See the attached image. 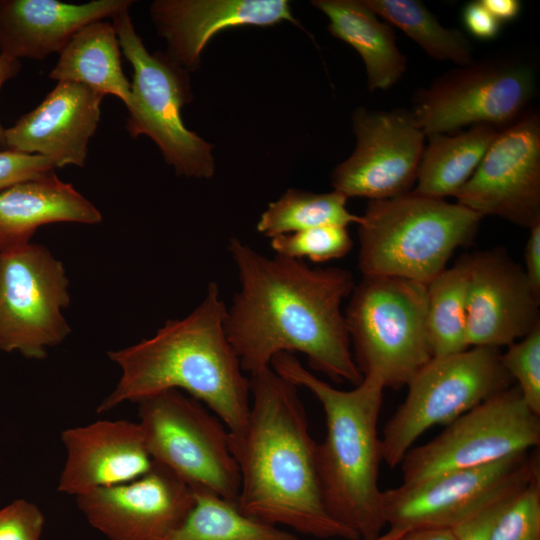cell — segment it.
<instances>
[{
  "label": "cell",
  "instance_id": "obj_1",
  "mask_svg": "<svg viewBox=\"0 0 540 540\" xmlns=\"http://www.w3.org/2000/svg\"><path fill=\"white\" fill-rule=\"evenodd\" d=\"M228 251L240 289L227 308L225 332L242 370L254 375L270 367L275 355L300 352L315 371L358 385L363 376L341 311L355 286L352 273L269 258L236 237Z\"/></svg>",
  "mask_w": 540,
  "mask_h": 540
},
{
  "label": "cell",
  "instance_id": "obj_2",
  "mask_svg": "<svg viewBox=\"0 0 540 540\" xmlns=\"http://www.w3.org/2000/svg\"><path fill=\"white\" fill-rule=\"evenodd\" d=\"M247 420L229 432L240 474L236 505L273 526L318 538L360 540L328 512L316 465L317 443L309 432L298 387L271 367L251 375Z\"/></svg>",
  "mask_w": 540,
  "mask_h": 540
},
{
  "label": "cell",
  "instance_id": "obj_3",
  "mask_svg": "<svg viewBox=\"0 0 540 540\" xmlns=\"http://www.w3.org/2000/svg\"><path fill=\"white\" fill-rule=\"evenodd\" d=\"M226 313L219 287L211 282L189 315L168 320L148 339L109 351L121 376L97 412L175 389L204 404L229 432L241 429L250 410V382L228 341Z\"/></svg>",
  "mask_w": 540,
  "mask_h": 540
},
{
  "label": "cell",
  "instance_id": "obj_4",
  "mask_svg": "<svg viewBox=\"0 0 540 540\" xmlns=\"http://www.w3.org/2000/svg\"><path fill=\"white\" fill-rule=\"evenodd\" d=\"M270 367L280 376L311 391L322 405L326 435L316 447V465L326 508L360 540L382 534L386 526L379 486L383 461L378 420L384 386L363 377L351 390L321 380L291 353H279Z\"/></svg>",
  "mask_w": 540,
  "mask_h": 540
},
{
  "label": "cell",
  "instance_id": "obj_5",
  "mask_svg": "<svg viewBox=\"0 0 540 540\" xmlns=\"http://www.w3.org/2000/svg\"><path fill=\"white\" fill-rule=\"evenodd\" d=\"M482 219L457 203L413 191L369 201L358 224L359 270L363 277L427 285L447 268L456 249L472 242Z\"/></svg>",
  "mask_w": 540,
  "mask_h": 540
},
{
  "label": "cell",
  "instance_id": "obj_6",
  "mask_svg": "<svg viewBox=\"0 0 540 540\" xmlns=\"http://www.w3.org/2000/svg\"><path fill=\"white\" fill-rule=\"evenodd\" d=\"M345 321L363 377L399 389L432 358L427 285L392 276L363 277L354 286Z\"/></svg>",
  "mask_w": 540,
  "mask_h": 540
},
{
  "label": "cell",
  "instance_id": "obj_7",
  "mask_svg": "<svg viewBox=\"0 0 540 540\" xmlns=\"http://www.w3.org/2000/svg\"><path fill=\"white\" fill-rule=\"evenodd\" d=\"M112 24L123 55L134 71L131 98L126 105L129 134L133 138H151L178 175L212 177V145L187 129L181 116L183 106L191 101L188 72L166 54L146 49L128 10L115 16Z\"/></svg>",
  "mask_w": 540,
  "mask_h": 540
},
{
  "label": "cell",
  "instance_id": "obj_8",
  "mask_svg": "<svg viewBox=\"0 0 540 540\" xmlns=\"http://www.w3.org/2000/svg\"><path fill=\"white\" fill-rule=\"evenodd\" d=\"M513 383L500 349L470 347L433 357L407 384L405 400L383 429V461L396 468L428 429L448 425Z\"/></svg>",
  "mask_w": 540,
  "mask_h": 540
},
{
  "label": "cell",
  "instance_id": "obj_9",
  "mask_svg": "<svg viewBox=\"0 0 540 540\" xmlns=\"http://www.w3.org/2000/svg\"><path fill=\"white\" fill-rule=\"evenodd\" d=\"M137 404L138 423L152 459L194 491H209L236 503L240 474L223 422L200 401L175 389Z\"/></svg>",
  "mask_w": 540,
  "mask_h": 540
},
{
  "label": "cell",
  "instance_id": "obj_10",
  "mask_svg": "<svg viewBox=\"0 0 540 540\" xmlns=\"http://www.w3.org/2000/svg\"><path fill=\"white\" fill-rule=\"evenodd\" d=\"M536 87V70L528 61L488 57L459 66L417 90L411 113L427 137L475 125L500 130L528 111Z\"/></svg>",
  "mask_w": 540,
  "mask_h": 540
},
{
  "label": "cell",
  "instance_id": "obj_11",
  "mask_svg": "<svg viewBox=\"0 0 540 540\" xmlns=\"http://www.w3.org/2000/svg\"><path fill=\"white\" fill-rule=\"evenodd\" d=\"M539 445L540 416L513 384L446 425L432 440L412 447L399 465L402 483L491 464Z\"/></svg>",
  "mask_w": 540,
  "mask_h": 540
},
{
  "label": "cell",
  "instance_id": "obj_12",
  "mask_svg": "<svg viewBox=\"0 0 540 540\" xmlns=\"http://www.w3.org/2000/svg\"><path fill=\"white\" fill-rule=\"evenodd\" d=\"M540 472L538 448L500 461L450 471L383 490L386 526L401 530L451 529Z\"/></svg>",
  "mask_w": 540,
  "mask_h": 540
},
{
  "label": "cell",
  "instance_id": "obj_13",
  "mask_svg": "<svg viewBox=\"0 0 540 540\" xmlns=\"http://www.w3.org/2000/svg\"><path fill=\"white\" fill-rule=\"evenodd\" d=\"M64 266L45 246L29 243L0 253V350L29 359L70 334L63 310L70 303Z\"/></svg>",
  "mask_w": 540,
  "mask_h": 540
},
{
  "label": "cell",
  "instance_id": "obj_14",
  "mask_svg": "<svg viewBox=\"0 0 540 540\" xmlns=\"http://www.w3.org/2000/svg\"><path fill=\"white\" fill-rule=\"evenodd\" d=\"M357 144L335 167L331 184L349 197L372 200L406 194L416 183L425 134L411 111L357 108L352 115Z\"/></svg>",
  "mask_w": 540,
  "mask_h": 540
},
{
  "label": "cell",
  "instance_id": "obj_15",
  "mask_svg": "<svg viewBox=\"0 0 540 540\" xmlns=\"http://www.w3.org/2000/svg\"><path fill=\"white\" fill-rule=\"evenodd\" d=\"M484 217L530 229L540 223V118L527 111L498 130L477 169L454 196Z\"/></svg>",
  "mask_w": 540,
  "mask_h": 540
},
{
  "label": "cell",
  "instance_id": "obj_16",
  "mask_svg": "<svg viewBox=\"0 0 540 540\" xmlns=\"http://www.w3.org/2000/svg\"><path fill=\"white\" fill-rule=\"evenodd\" d=\"M88 523L109 540H162L188 515L194 490L154 461L144 475L76 497Z\"/></svg>",
  "mask_w": 540,
  "mask_h": 540
},
{
  "label": "cell",
  "instance_id": "obj_17",
  "mask_svg": "<svg viewBox=\"0 0 540 540\" xmlns=\"http://www.w3.org/2000/svg\"><path fill=\"white\" fill-rule=\"evenodd\" d=\"M468 272L467 343L500 349L540 323V296L503 247L462 256Z\"/></svg>",
  "mask_w": 540,
  "mask_h": 540
},
{
  "label": "cell",
  "instance_id": "obj_18",
  "mask_svg": "<svg viewBox=\"0 0 540 540\" xmlns=\"http://www.w3.org/2000/svg\"><path fill=\"white\" fill-rule=\"evenodd\" d=\"M66 459L57 489L75 497L132 481L153 466L138 422L97 420L61 433Z\"/></svg>",
  "mask_w": 540,
  "mask_h": 540
},
{
  "label": "cell",
  "instance_id": "obj_19",
  "mask_svg": "<svg viewBox=\"0 0 540 540\" xmlns=\"http://www.w3.org/2000/svg\"><path fill=\"white\" fill-rule=\"evenodd\" d=\"M103 97L88 86L58 82L36 108L5 129V148L46 157L55 168L83 166Z\"/></svg>",
  "mask_w": 540,
  "mask_h": 540
},
{
  "label": "cell",
  "instance_id": "obj_20",
  "mask_svg": "<svg viewBox=\"0 0 540 540\" xmlns=\"http://www.w3.org/2000/svg\"><path fill=\"white\" fill-rule=\"evenodd\" d=\"M166 56L184 70L198 67L200 55L218 32L233 27L298 24L285 0H157L150 8Z\"/></svg>",
  "mask_w": 540,
  "mask_h": 540
},
{
  "label": "cell",
  "instance_id": "obj_21",
  "mask_svg": "<svg viewBox=\"0 0 540 540\" xmlns=\"http://www.w3.org/2000/svg\"><path fill=\"white\" fill-rule=\"evenodd\" d=\"M131 0H94L83 4L56 0H0V54L43 60L60 53L73 35L95 21L128 10Z\"/></svg>",
  "mask_w": 540,
  "mask_h": 540
},
{
  "label": "cell",
  "instance_id": "obj_22",
  "mask_svg": "<svg viewBox=\"0 0 540 540\" xmlns=\"http://www.w3.org/2000/svg\"><path fill=\"white\" fill-rule=\"evenodd\" d=\"M101 212L54 170L0 192V253L30 243L46 224H97Z\"/></svg>",
  "mask_w": 540,
  "mask_h": 540
},
{
  "label": "cell",
  "instance_id": "obj_23",
  "mask_svg": "<svg viewBox=\"0 0 540 540\" xmlns=\"http://www.w3.org/2000/svg\"><path fill=\"white\" fill-rule=\"evenodd\" d=\"M313 6L329 19L328 30L361 56L370 91L396 84L407 68L396 45L392 26L381 21L364 0H314Z\"/></svg>",
  "mask_w": 540,
  "mask_h": 540
},
{
  "label": "cell",
  "instance_id": "obj_24",
  "mask_svg": "<svg viewBox=\"0 0 540 540\" xmlns=\"http://www.w3.org/2000/svg\"><path fill=\"white\" fill-rule=\"evenodd\" d=\"M59 54L49 73L51 79L79 83L129 103L131 83L122 70L120 43L112 23L99 20L87 24Z\"/></svg>",
  "mask_w": 540,
  "mask_h": 540
},
{
  "label": "cell",
  "instance_id": "obj_25",
  "mask_svg": "<svg viewBox=\"0 0 540 540\" xmlns=\"http://www.w3.org/2000/svg\"><path fill=\"white\" fill-rule=\"evenodd\" d=\"M498 130L475 125L454 134L429 136L418 167L416 194L455 196L480 164Z\"/></svg>",
  "mask_w": 540,
  "mask_h": 540
},
{
  "label": "cell",
  "instance_id": "obj_26",
  "mask_svg": "<svg viewBox=\"0 0 540 540\" xmlns=\"http://www.w3.org/2000/svg\"><path fill=\"white\" fill-rule=\"evenodd\" d=\"M194 493L188 515L162 540H297L290 532L247 516L235 502L209 491Z\"/></svg>",
  "mask_w": 540,
  "mask_h": 540
},
{
  "label": "cell",
  "instance_id": "obj_27",
  "mask_svg": "<svg viewBox=\"0 0 540 540\" xmlns=\"http://www.w3.org/2000/svg\"><path fill=\"white\" fill-rule=\"evenodd\" d=\"M467 293L468 272L462 257L427 284L426 324L433 357L470 348Z\"/></svg>",
  "mask_w": 540,
  "mask_h": 540
},
{
  "label": "cell",
  "instance_id": "obj_28",
  "mask_svg": "<svg viewBox=\"0 0 540 540\" xmlns=\"http://www.w3.org/2000/svg\"><path fill=\"white\" fill-rule=\"evenodd\" d=\"M391 26L401 29L431 58L452 61L458 66L472 63L473 48L465 34L439 23L434 14L418 0H364Z\"/></svg>",
  "mask_w": 540,
  "mask_h": 540
},
{
  "label": "cell",
  "instance_id": "obj_29",
  "mask_svg": "<svg viewBox=\"0 0 540 540\" xmlns=\"http://www.w3.org/2000/svg\"><path fill=\"white\" fill-rule=\"evenodd\" d=\"M347 197L333 190L313 193L288 189L271 202L257 222V231L269 238L325 225L359 224L361 216L346 207Z\"/></svg>",
  "mask_w": 540,
  "mask_h": 540
},
{
  "label": "cell",
  "instance_id": "obj_30",
  "mask_svg": "<svg viewBox=\"0 0 540 540\" xmlns=\"http://www.w3.org/2000/svg\"><path fill=\"white\" fill-rule=\"evenodd\" d=\"M276 255L315 263L346 256L353 247L347 227L325 225L271 238Z\"/></svg>",
  "mask_w": 540,
  "mask_h": 540
},
{
  "label": "cell",
  "instance_id": "obj_31",
  "mask_svg": "<svg viewBox=\"0 0 540 540\" xmlns=\"http://www.w3.org/2000/svg\"><path fill=\"white\" fill-rule=\"evenodd\" d=\"M488 540H540V472L500 512Z\"/></svg>",
  "mask_w": 540,
  "mask_h": 540
},
{
  "label": "cell",
  "instance_id": "obj_32",
  "mask_svg": "<svg viewBox=\"0 0 540 540\" xmlns=\"http://www.w3.org/2000/svg\"><path fill=\"white\" fill-rule=\"evenodd\" d=\"M501 362L528 408L540 416V323L501 352Z\"/></svg>",
  "mask_w": 540,
  "mask_h": 540
},
{
  "label": "cell",
  "instance_id": "obj_33",
  "mask_svg": "<svg viewBox=\"0 0 540 540\" xmlns=\"http://www.w3.org/2000/svg\"><path fill=\"white\" fill-rule=\"evenodd\" d=\"M44 523L34 503L17 499L0 509V540H40Z\"/></svg>",
  "mask_w": 540,
  "mask_h": 540
},
{
  "label": "cell",
  "instance_id": "obj_34",
  "mask_svg": "<svg viewBox=\"0 0 540 540\" xmlns=\"http://www.w3.org/2000/svg\"><path fill=\"white\" fill-rule=\"evenodd\" d=\"M54 169V163L46 157L10 149L0 150V192Z\"/></svg>",
  "mask_w": 540,
  "mask_h": 540
},
{
  "label": "cell",
  "instance_id": "obj_35",
  "mask_svg": "<svg viewBox=\"0 0 540 540\" xmlns=\"http://www.w3.org/2000/svg\"><path fill=\"white\" fill-rule=\"evenodd\" d=\"M521 489L502 496L455 527L453 531L457 540H488L490 530L498 515Z\"/></svg>",
  "mask_w": 540,
  "mask_h": 540
},
{
  "label": "cell",
  "instance_id": "obj_36",
  "mask_svg": "<svg viewBox=\"0 0 540 540\" xmlns=\"http://www.w3.org/2000/svg\"><path fill=\"white\" fill-rule=\"evenodd\" d=\"M462 19L467 31L481 40L494 39L501 30V23L485 8L481 0L465 5Z\"/></svg>",
  "mask_w": 540,
  "mask_h": 540
},
{
  "label": "cell",
  "instance_id": "obj_37",
  "mask_svg": "<svg viewBox=\"0 0 540 540\" xmlns=\"http://www.w3.org/2000/svg\"><path fill=\"white\" fill-rule=\"evenodd\" d=\"M529 230L523 269L532 289L540 296V223L532 226Z\"/></svg>",
  "mask_w": 540,
  "mask_h": 540
},
{
  "label": "cell",
  "instance_id": "obj_38",
  "mask_svg": "<svg viewBox=\"0 0 540 540\" xmlns=\"http://www.w3.org/2000/svg\"><path fill=\"white\" fill-rule=\"evenodd\" d=\"M481 2L500 23L514 20L521 11L519 0H481Z\"/></svg>",
  "mask_w": 540,
  "mask_h": 540
},
{
  "label": "cell",
  "instance_id": "obj_39",
  "mask_svg": "<svg viewBox=\"0 0 540 540\" xmlns=\"http://www.w3.org/2000/svg\"><path fill=\"white\" fill-rule=\"evenodd\" d=\"M395 540H457L451 529H416L402 533Z\"/></svg>",
  "mask_w": 540,
  "mask_h": 540
},
{
  "label": "cell",
  "instance_id": "obj_40",
  "mask_svg": "<svg viewBox=\"0 0 540 540\" xmlns=\"http://www.w3.org/2000/svg\"><path fill=\"white\" fill-rule=\"evenodd\" d=\"M20 67L21 64L18 59L12 58L5 54H0V90L8 80L18 74ZM0 145L5 148V128L2 127L1 123Z\"/></svg>",
  "mask_w": 540,
  "mask_h": 540
},
{
  "label": "cell",
  "instance_id": "obj_41",
  "mask_svg": "<svg viewBox=\"0 0 540 540\" xmlns=\"http://www.w3.org/2000/svg\"><path fill=\"white\" fill-rule=\"evenodd\" d=\"M404 532L405 530L389 528L385 533H382L378 537L369 540H395Z\"/></svg>",
  "mask_w": 540,
  "mask_h": 540
}]
</instances>
